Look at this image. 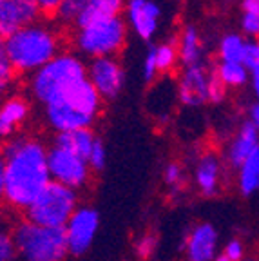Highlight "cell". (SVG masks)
<instances>
[{"mask_svg":"<svg viewBox=\"0 0 259 261\" xmlns=\"http://www.w3.org/2000/svg\"><path fill=\"white\" fill-rule=\"evenodd\" d=\"M47 145L31 135H16L0 147L4 158V203L24 212L51 181Z\"/></svg>","mask_w":259,"mask_h":261,"instance_id":"1","label":"cell"},{"mask_svg":"<svg viewBox=\"0 0 259 261\" xmlns=\"http://www.w3.org/2000/svg\"><path fill=\"white\" fill-rule=\"evenodd\" d=\"M4 45L16 74L31 76L62 53V37L53 25L38 20L13 33Z\"/></svg>","mask_w":259,"mask_h":261,"instance_id":"2","label":"cell"},{"mask_svg":"<svg viewBox=\"0 0 259 261\" xmlns=\"http://www.w3.org/2000/svg\"><path fill=\"white\" fill-rule=\"evenodd\" d=\"M101 96L87 78L45 106V122L55 133L91 129L101 113Z\"/></svg>","mask_w":259,"mask_h":261,"instance_id":"3","label":"cell"},{"mask_svg":"<svg viewBox=\"0 0 259 261\" xmlns=\"http://www.w3.org/2000/svg\"><path fill=\"white\" fill-rule=\"evenodd\" d=\"M87 78V65L71 51H62L51 62L29 76L28 87L33 100L40 106H49L58 96Z\"/></svg>","mask_w":259,"mask_h":261,"instance_id":"4","label":"cell"},{"mask_svg":"<svg viewBox=\"0 0 259 261\" xmlns=\"http://www.w3.org/2000/svg\"><path fill=\"white\" fill-rule=\"evenodd\" d=\"M16 254L25 261H65L69 256L64 228L40 227L24 218L13 228Z\"/></svg>","mask_w":259,"mask_h":261,"instance_id":"5","label":"cell"},{"mask_svg":"<svg viewBox=\"0 0 259 261\" xmlns=\"http://www.w3.org/2000/svg\"><path fill=\"white\" fill-rule=\"evenodd\" d=\"M127 33L129 28L125 24V18L116 16L109 20L93 22V24L76 28L73 35V44L78 53L89 57L91 60L118 57L127 44Z\"/></svg>","mask_w":259,"mask_h":261,"instance_id":"6","label":"cell"},{"mask_svg":"<svg viewBox=\"0 0 259 261\" xmlns=\"http://www.w3.org/2000/svg\"><path fill=\"white\" fill-rule=\"evenodd\" d=\"M78 201H80L78 191L57 181H49V185L38 194L37 200L24 211V216L28 221L40 227L64 228L69 218L80 207Z\"/></svg>","mask_w":259,"mask_h":261,"instance_id":"7","label":"cell"},{"mask_svg":"<svg viewBox=\"0 0 259 261\" xmlns=\"http://www.w3.org/2000/svg\"><path fill=\"white\" fill-rule=\"evenodd\" d=\"M47 167L51 181H57L74 191H80L82 187L89 184L91 174H93L87 160L57 145L49 147Z\"/></svg>","mask_w":259,"mask_h":261,"instance_id":"8","label":"cell"},{"mask_svg":"<svg viewBox=\"0 0 259 261\" xmlns=\"http://www.w3.org/2000/svg\"><path fill=\"white\" fill-rule=\"evenodd\" d=\"M98 227H100V214L96 208L89 205L78 207L64 227L69 254L76 257L84 256L96 238Z\"/></svg>","mask_w":259,"mask_h":261,"instance_id":"9","label":"cell"},{"mask_svg":"<svg viewBox=\"0 0 259 261\" xmlns=\"http://www.w3.org/2000/svg\"><path fill=\"white\" fill-rule=\"evenodd\" d=\"M87 80L101 100H114L125 86V69L116 57L94 58L87 65Z\"/></svg>","mask_w":259,"mask_h":261,"instance_id":"10","label":"cell"},{"mask_svg":"<svg viewBox=\"0 0 259 261\" xmlns=\"http://www.w3.org/2000/svg\"><path fill=\"white\" fill-rule=\"evenodd\" d=\"M192 181L199 196L216 198L225 185V162L214 151H205L196 158Z\"/></svg>","mask_w":259,"mask_h":261,"instance_id":"11","label":"cell"},{"mask_svg":"<svg viewBox=\"0 0 259 261\" xmlns=\"http://www.w3.org/2000/svg\"><path fill=\"white\" fill-rule=\"evenodd\" d=\"M211 71L205 64L183 67L178 78L176 96L187 107H201L209 103V80Z\"/></svg>","mask_w":259,"mask_h":261,"instance_id":"12","label":"cell"},{"mask_svg":"<svg viewBox=\"0 0 259 261\" xmlns=\"http://www.w3.org/2000/svg\"><path fill=\"white\" fill-rule=\"evenodd\" d=\"M125 24L142 40L156 35L162 18V9L154 0H125Z\"/></svg>","mask_w":259,"mask_h":261,"instance_id":"13","label":"cell"},{"mask_svg":"<svg viewBox=\"0 0 259 261\" xmlns=\"http://www.w3.org/2000/svg\"><path fill=\"white\" fill-rule=\"evenodd\" d=\"M40 18L35 0H0V38L6 40L13 33L35 24Z\"/></svg>","mask_w":259,"mask_h":261,"instance_id":"14","label":"cell"},{"mask_svg":"<svg viewBox=\"0 0 259 261\" xmlns=\"http://www.w3.org/2000/svg\"><path fill=\"white\" fill-rule=\"evenodd\" d=\"M219 234L216 227L209 221L194 225L189 230L183 243L187 261H214L218 256Z\"/></svg>","mask_w":259,"mask_h":261,"instance_id":"15","label":"cell"},{"mask_svg":"<svg viewBox=\"0 0 259 261\" xmlns=\"http://www.w3.org/2000/svg\"><path fill=\"white\" fill-rule=\"evenodd\" d=\"M31 106L22 94H11L0 103V142H8L18 135L20 127L28 122Z\"/></svg>","mask_w":259,"mask_h":261,"instance_id":"16","label":"cell"},{"mask_svg":"<svg viewBox=\"0 0 259 261\" xmlns=\"http://www.w3.org/2000/svg\"><path fill=\"white\" fill-rule=\"evenodd\" d=\"M259 147V130L248 122H243L228 142L225 151V163L238 171L241 163Z\"/></svg>","mask_w":259,"mask_h":261,"instance_id":"17","label":"cell"},{"mask_svg":"<svg viewBox=\"0 0 259 261\" xmlns=\"http://www.w3.org/2000/svg\"><path fill=\"white\" fill-rule=\"evenodd\" d=\"M179 64L183 67L203 64V38L196 25L189 24L182 29L179 37L176 38Z\"/></svg>","mask_w":259,"mask_h":261,"instance_id":"18","label":"cell"},{"mask_svg":"<svg viewBox=\"0 0 259 261\" xmlns=\"http://www.w3.org/2000/svg\"><path fill=\"white\" fill-rule=\"evenodd\" d=\"M123 9H125V0H91L89 6L78 16L74 25L82 28V25L93 24V22L116 18V16H122Z\"/></svg>","mask_w":259,"mask_h":261,"instance_id":"19","label":"cell"},{"mask_svg":"<svg viewBox=\"0 0 259 261\" xmlns=\"http://www.w3.org/2000/svg\"><path fill=\"white\" fill-rule=\"evenodd\" d=\"M94 140H96V135L93 133V129H74L65 130V133H57L53 145L87 160Z\"/></svg>","mask_w":259,"mask_h":261,"instance_id":"20","label":"cell"},{"mask_svg":"<svg viewBox=\"0 0 259 261\" xmlns=\"http://www.w3.org/2000/svg\"><path fill=\"white\" fill-rule=\"evenodd\" d=\"M236 184L243 198H250L259 192V147L241 163L236 176Z\"/></svg>","mask_w":259,"mask_h":261,"instance_id":"21","label":"cell"},{"mask_svg":"<svg viewBox=\"0 0 259 261\" xmlns=\"http://www.w3.org/2000/svg\"><path fill=\"white\" fill-rule=\"evenodd\" d=\"M248 38L241 33H225L218 42L219 62H243Z\"/></svg>","mask_w":259,"mask_h":261,"instance_id":"22","label":"cell"},{"mask_svg":"<svg viewBox=\"0 0 259 261\" xmlns=\"http://www.w3.org/2000/svg\"><path fill=\"white\" fill-rule=\"evenodd\" d=\"M214 71L227 89H239L248 84V69L243 62H219Z\"/></svg>","mask_w":259,"mask_h":261,"instance_id":"23","label":"cell"},{"mask_svg":"<svg viewBox=\"0 0 259 261\" xmlns=\"http://www.w3.org/2000/svg\"><path fill=\"white\" fill-rule=\"evenodd\" d=\"M163 184L169 189L170 198H178L187 187V172L182 163L172 160L163 167Z\"/></svg>","mask_w":259,"mask_h":261,"instance_id":"24","label":"cell"},{"mask_svg":"<svg viewBox=\"0 0 259 261\" xmlns=\"http://www.w3.org/2000/svg\"><path fill=\"white\" fill-rule=\"evenodd\" d=\"M152 47H154V57H156V64H158V73L160 74L170 73L179 62L176 40L162 42V44L152 45Z\"/></svg>","mask_w":259,"mask_h":261,"instance_id":"25","label":"cell"},{"mask_svg":"<svg viewBox=\"0 0 259 261\" xmlns=\"http://www.w3.org/2000/svg\"><path fill=\"white\" fill-rule=\"evenodd\" d=\"M91 0H64L57 13V20L64 25H71L76 24L78 16L82 15L87 6H89Z\"/></svg>","mask_w":259,"mask_h":261,"instance_id":"26","label":"cell"},{"mask_svg":"<svg viewBox=\"0 0 259 261\" xmlns=\"http://www.w3.org/2000/svg\"><path fill=\"white\" fill-rule=\"evenodd\" d=\"M16 80V71L9 62V57L6 53L4 40L0 38V96H4L9 89L13 87Z\"/></svg>","mask_w":259,"mask_h":261,"instance_id":"27","label":"cell"},{"mask_svg":"<svg viewBox=\"0 0 259 261\" xmlns=\"http://www.w3.org/2000/svg\"><path fill=\"white\" fill-rule=\"evenodd\" d=\"M158 247V234L156 232H143L142 236L134 241V252L140 259H149Z\"/></svg>","mask_w":259,"mask_h":261,"instance_id":"28","label":"cell"},{"mask_svg":"<svg viewBox=\"0 0 259 261\" xmlns=\"http://www.w3.org/2000/svg\"><path fill=\"white\" fill-rule=\"evenodd\" d=\"M87 163H89L91 171H103L107 163V149L106 143L101 142L100 138L94 140L93 147H91L89 156H87Z\"/></svg>","mask_w":259,"mask_h":261,"instance_id":"29","label":"cell"},{"mask_svg":"<svg viewBox=\"0 0 259 261\" xmlns=\"http://www.w3.org/2000/svg\"><path fill=\"white\" fill-rule=\"evenodd\" d=\"M16 256L13 230L0 225V261H13Z\"/></svg>","mask_w":259,"mask_h":261,"instance_id":"30","label":"cell"},{"mask_svg":"<svg viewBox=\"0 0 259 261\" xmlns=\"http://www.w3.org/2000/svg\"><path fill=\"white\" fill-rule=\"evenodd\" d=\"M241 35L248 40H259V13H241Z\"/></svg>","mask_w":259,"mask_h":261,"instance_id":"31","label":"cell"},{"mask_svg":"<svg viewBox=\"0 0 259 261\" xmlns=\"http://www.w3.org/2000/svg\"><path fill=\"white\" fill-rule=\"evenodd\" d=\"M227 96V87L223 86L221 80L218 78L216 71H211V80H209V102L211 103H221Z\"/></svg>","mask_w":259,"mask_h":261,"instance_id":"32","label":"cell"},{"mask_svg":"<svg viewBox=\"0 0 259 261\" xmlns=\"http://www.w3.org/2000/svg\"><path fill=\"white\" fill-rule=\"evenodd\" d=\"M221 254H225L230 261H243L247 257L245 256V245L239 238H230L223 247Z\"/></svg>","mask_w":259,"mask_h":261,"instance_id":"33","label":"cell"},{"mask_svg":"<svg viewBox=\"0 0 259 261\" xmlns=\"http://www.w3.org/2000/svg\"><path fill=\"white\" fill-rule=\"evenodd\" d=\"M142 73H143V80L145 82H154L156 76H158V64H156V57H154V47L150 45L147 49L145 58H143V67H142Z\"/></svg>","mask_w":259,"mask_h":261,"instance_id":"34","label":"cell"},{"mask_svg":"<svg viewBox=\"0 0 259 261\" xmlns=\"http://www.w3.org/2000/svg\"><path fill=\"white\" fill-rule=\"evenodd\" d=\"M62 2H64V0H35V4H37L40 15H45V16H57Z\"/></svg>","mask_w":259,"mask_h":261,"instance_id":"35","label":"cell"},{"mask_svg":"<svg viewBox=\"0 0 259 261\" xmlns=\"http://www.w3.org/2000/svg\"><path fill=\"white\" fill-rule=\"evenodd\" d=\"M247 122L250 123V125H254L255 129L259 130V102L255 100V102H252L250 106H248L247 109Z\"/></svg>","mask_w":259,"mask_h":261,"instance_id":"36","label":"cell"},{"mask_svg":"<svg viewBox=\"0 0 259 261\" xmlns=\"http://www.w3.org/2000/svg\"><path fill=\"white\" fill-rule=\"evenodd\" d=\"M248 84H250V89L254 93L255 100L259 102V67L248 71Z\"/></svg>","mask_w":259,"mask_h":261,"instance_id":"37","label":"cell"},{"mask_svg":"<svg viewBox=\"0 0 259 261\" xmlns=\"http://www.w3.org/2000/svg\"><path fill=\"white\" fill-rule=\"evenodd\" d=\"M241 13H259V0H241Z\"/></svg>","mask_w":259,"mask_h":261,"instance_id":"38","label":"cell"},{"mask_svg":"<svg viewBox=\"0 0 259 261\" xmlns=\"http://www.w3.org/2000/svg\"><path fill=\"white\" fill-rule=\"evenodd\" d=\"M4 178H6V165H4V158L0 154V203H4Z\"/></svg>","mask_w":259,"mask_h":261,"instance_id":"39","label":"cell"},{"mask_svg":"<svg viewBox=\"0 0 259 261\" xmlns=\"http://www.w3.org/2000/svg\"><path fill=\"white\" fill-rule=\"evenodd\" d=\"M214 261H230V259H228V257L225 256V254H218V256L214 257Z\"/></svg>","mask_w":259,"mask_h":261,"instance_id":"40","label":"cell"},{"mask_svg":"<svg viewBox=\"0 0 259 261\" xmlns=\"http://www.w3.org/2000/svg\"><path fill=\"white\" fill-rule=\"evenodd\" d=\"M243 261H259V256H247Z\"/></svg>","mask_w":259,"mask_h":261,"instance_id":"41","label":"cell"}]
</instances>
